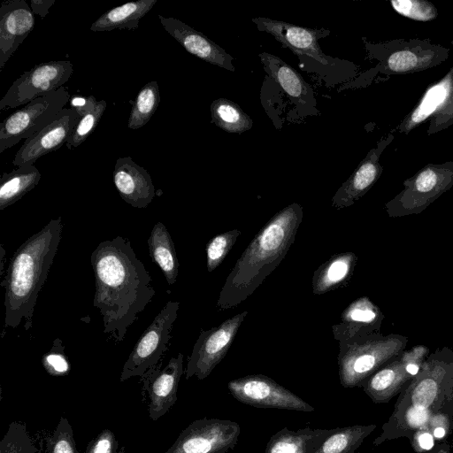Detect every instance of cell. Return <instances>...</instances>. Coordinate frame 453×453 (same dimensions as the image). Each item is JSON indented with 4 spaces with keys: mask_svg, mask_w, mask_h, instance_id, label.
Instances as JSON below:
<instances>
[{
    "mask_svg": "<svg viewBox=\"0 0 453 453\" xmlns=\"http://www.w3.org/2000/svg\"><path fill=\"white\" fill-rule=\"evenodd\" d=\"M64 224L59 217L25 241L13 254L1 285L5 288L4 333L32 327L38 295L50 273L61 240Z\"/></svg>",
    "mask_w": 453,
    "mask_h": 453,
    "instance_id": "obj_4",
    "label": "cell"
},
{
    "mask_svg": "<svg viewBox=\"0 0 453 453\" xmlns=\"http://www.w3.org/2000/svg\"><path fill=\"white\" fill-rule=\"evenodd\" d=\"M113 181L121 198L134 208H146L156 196L150 173L129 156L117 159Z\"/></svg>",
    "mask_w": 453,
    "mask_h": 453,
    "instance_id": "obj_20",
    "label": "cell"
},
{
    "mask_svg": "<svg viewBox=\"0 0 453 453\" xmlns=\"http://www.w3.org/2000/svg\"><path fill=\"white\" fill-rule=\"evenodd\" d=\"M412 448L418 453L430 451L435 445L433 434L429 432L420 431L416 433L410 440Z\"/></svg>",
    "mask_w": 453,
    "mask_h": 453,
    "instance_id": "obj_40",
    "label": "cell"
},
{
    "mask_svg": "<svg viewBox=\"0 0 453 453\" xmlns=\"http://www.w3.org/2000/svg\"><path fill=\"white\" fill-rule=\"evenodd\" d=\"M183 354L172 357L164 368L154 366L146 372L142 380L143 392L148 397L149 417L157 421L176 403L177 391L183 369Z\"/></svg>",
    "mask_w": 453,
    "mask_h": 453,
    "instance_id": "obj_15",
    "label": "cell"
},
{
    "mask_svg": "<svg viewBox=\"0 0 453 453\" xmlns=\"http://www.w3.org/2000/svg\"><path fill=\"white\" fill-rule=\"evenodd\" d=\"M106 107L105 100L96 101L94 96H88L86 105L76 110L81 118L66 141L65 145L69 150L80 146L94 132Z\"/></svg>",
    "mask_w": 453,
    "mask_h": 453,
    "instance_id": "obj_31",
    "label": "cell"
},
{
    "mask_svg": "<svg viewBox=\"0 0 453 453\" xmlns=\"http://www.w3.org/2000/svg\"><path fill=\"white\" fill-rule=\"evenodd\" d=\"M232 396L256 408H270L311 412L314 407L264 374H251L227 383Z\"/></svg>",
    "mask_w": 453,
    "mask_h": 453,
    "instance_id": "obj_13",
    "label": "cell"
},
{
    "mask_svg": "<svg viewBox=\"0 0 453 453\" xmlns=\"http://www.w3.org/2000/svg\"><path fill=\"white\" fill-rule=\"evenodd\" d=\"M24 422L12 421L0 441V453H36Z\"/></svg>",
    "mask_w": 453,
    "mask_h": 453,
    "instance_id": "obj_33",
    "label": "cell"
},
{
    "mask_svg": "<svg viewBox=\"0 0 453 453\" xmlns=\"http://www.w3.org/2000/svg\"><path fill=\"white\" fill-rule=\"evenodd\" d=\"M160 102L158 84L156 81L146 83L138 92L132 105L127 127L139 129L145 126L156 112Z\"/></svg>",
    "mask_w": 453,
    "mask_h": 453,
    "instance_id": "obj_32",
    "label": "cell"
},
{
    "mask_svg": "<svg viewBox=\"0 0 453 453\" xmlns=\"http://www.w3.org/2000/svg\"><path fill=\"white\" fill-rule=\"evenodd\" d=\"M450 84L444 100L434 109L429 117L427 135L434 134L453 125V67L449 71Z\"/></svg>",
    "mask_w": 453,
    "mask_h": 453,
    "instance_id": "obj_37",
    "label": "cell"
},
{
    "mask_svg": "<svg viewBox=\"0 0 453 453\" xmlns=\"http://www.w3.org/2000/svg\"><path fill=\"white\" fill-rule=\"evenodd\" d=\"M45 453H80L77 449L71 424L61 417L46 440Z\"/></svg>",
    "mask_w": 453,
    "mask_h": 453,
    "instance_id": "obj_35",
    "label": "cell"
},
{
    "mask_svg": "<svg viewBox=\"0 0 453 453\" xmlns=\"http://www.w3.org/2000/svg\"><path fill=\"white\" fill-rule=\"evenodd\" d=\"M453 434V364L429 361L400 393L394 411L374 445L435 427Z\"/></svg>",
    "mask_w": 453,
    "mask_h": 453,
    "instance_id": "obj_2",
    "label": "cell"
},
{
    "mask_svg": "<svg viewBox=\"0 0 453 453\" xmlns=\"http://www.w3.org/2000/svg\"><path fill=\"white\" fill-rule=\"evenodd\" d=\"M394 139L393 130L380 138L350 177L336 191L331 201L333 207L341 210L352 205L375 184L383 171L380 157Z\"/></svg>",
    "mask_w": 453,
    "mask_h": 453,
    "instance_id": "obj_16",
    "label": "cell"
},
{
    "mask_svg": "<svg viewBox=\"0 0 453 453\" xmlns=\"http://www.w3.org/2000/svg\"><path fill=\"white\" fill-rule=\"evenodd\" d=\"M242 231L239 229L228 230L213 236L206 244L207 271L211 273L225 259L230 252Z\"/></svg>",
    "mask_w": 453,
    "mask_h": 453,
    "instance_id": "obj_34",
    "label": "cell"
},
{
    "mask_svg": "<svg viewBox=\"0 0 453 453\" xmlns=\"http://www.w3.org/2000/svg\"><path fill=\"white\" fill-rule=\"evenodd\" d=\"M379 318V310L369 298L356 299L342 312L338 323L332 326L334 337L339 343L368 337Z\"/></svg>",
    "mask_w": 453,
    "mask_h": 453,
    "instance_id": "obj_21",
    "label": "cell"
},
{
    "mask_svg": "<svg viewBox=\"0 0 453 453\" xmlns=\"http://www.w3.org/2000/svg\"><path fill=\"white\" fill-rule=\"evenodd\" d=\"M252 21L259 31L273 35L278 42L289 48L296 56L307 55L321 64L328 65L327 56L322 52L318 41L327 36L329 30L307 28L262 17L254 18Z\"/></svg>",
    "mask_w": 453,
    "mask_h": 453,
    "instance_id": "obj_17",
    "label": "cell"
},
{
    "mask_svg": "<svg viewBox=\"0 0 453 453\" xmlns=\"http://www.w3.org/2000/svg\"><path fill=\"white\" fill-rule=\"evenodd\" d=\"M118 448L114 433L104 429L88 442L84 453H116Z\"/></svg>",
    "mask_w": 453,
    "mask_h": 453,
    "instance_id": "obj_39",
    "label": "cell"
},
{
    "mask_svg": "<svg viewBox=\"0 0 453 453\" xmlns=\"http://www.w3.org/2000/svg\"><path fill=\"white\" fill-rule=\"evenodd\" d=\"M410 354L402 359L385 365L371 375L361 386L374 403H386L401 393L414 378L406 371Z\"/></svg>",
    "mask_w": 453,
    "mask_h": 453,
    "instance_id": "obj_22",
    "label": "cell"
},
{
    "mask_svg": "<svg viewBox=\"0 0 453 453\" xmlns=\"http://www.w3.org/2000/svg\"><path fill=\"white\" fill-rule=\"evenodd\" d=\"M157 0H137L114 7L102 14L90 27L93 32L114 29L135 30L140 20L154 7Z\"/></svg>",
    "mask_w": 453,
    "mask_h": 453,
    "instance_id": "obj_26",
    "label": "cell"
},
{
    "mask_svg": "<svg viewBox=\"0 0 453 453\" xmlns=\"http://www.w3.org/2000/svg\"><path fill=\"white\" fill-rule=\"evenodd\" d=\"M71 99L67 87L35 98L0 124V153L50 124Z\"/></svg>",
    "mask_w": 453,
    "mask_h": 453,
    "instance_id": "obj_6",
    "label": "cell"
},
{
    "mask_svg": "<svg viewBox=\"0 0 453 453\" xmlns=\"http://www.w3.org/2000/svg\"><path fill=\"white\" fill-rule=\"evenodd\" d=\"M73 73L68 60L40 63L16 79L0 101V111L23 106L37 97L56 91Z\"/></svg>",
    "mask_w": 453,
    "mask_h": 453,
    "instance_id": "obj_10",
    "label": "cell"
},
{
    "mask_svg": "<svg viewBox=\"0 0 453 453\" xmlns=\"http://www.w3.org/2000/svg\"><path fill=\"white\" fill-rule=\"evenodd\" d=\"M180 307L178 301H168L144 330L125 362L119 380L142 377L156 366L168 349L173 325Z\"/></svg>",
    "mask_w": 453,
    "mask_h": 453,
    "instance_id": "obj_8",
    "label": "cell"
},
{
    "mask_svg": "<svg viewBox=\"0 0 453 453\" xmlns=\"http://www.w3.org/2000/svg\"><path fill=\"white\" fill-rule=\"evenodd\" d=\"M357 256L351 251L333 255L314 271L312 292L322 295L344 286L352 276Z\"/></svg>",
    "mask_w": 453,
    "mask_h": 453,
    "instance_id": "obj_24",
    "label": "cell"
},
{
    "mask_svg": "<svg viewBox=\"0 0 453 453\" xmlns=\"http://www.w3.org/2000/svg\"><path fill=\"white\" fill-rule=\"evenodd\" d=\"M41 177L35 165H21L11 173H4L0 180V210L16 203L35 188Z\"/></svg>",
    "mask_w": 453,
    "mask_h": 453,
    "instance_id": "obj_28",
    "label": "cell"
},
{
    "mask_svg": "<svg viewBox=\"0 0 453 453\" xmlns=\"http://www.w3.org/2000/svg\"><path fill=\"white\" fill-rule=\"evenodd\" d=\"M116 453H126L125 448L120 449V450H118Z\"/></svg>",
    "mask_w": 453,
    "mask_h": 453,
    "instance_id": "obj_42",
    "label": "cell"
},
{
    "mask_svg": "<svg viewBox=\"0 0 453 453\" xmlns=\"http://www.w3.org/2000/svg\"><path fill=\"white\" fill-rule=\"evenodd\" d=\"M240 433V425L232 420L196 419L165 453H227L237 445Z\"/></svg>",
    "mask_w": 453,
    "mask_h": 453,
    "instance_id": "obj_11",
    "label": "cell"
},
{
    "mask_svg": "<svg viewBox=\"0 0 453 453\" xmlns=\"http://www.w3.org/2000/svg\"><path fill=\"white\" fill-rule=\"evenodd\" d=\"M211 121L228 133H243L252 127V119L235 103L219 98L211 104Z\"/></svg>",
    "mask_w": 453,
    "mask_h": 453,
    "instance_id": "obj_30",
    "label": "cell"
},
{
    "mask_svg": "<svg viewBox=\"0 0 453 453\" xmlns=\"http://www.w3.org/2000/svg\"><path fill=\"white\" fill-rule=\"evenodd\" d=\"M334 431L310 426L294 431L284 427L270 437L265 453H314Z\"/></svg>",
    "mask_w": 453,
    "mask_h": 453,
    "instance_id": "obj_23",
    "label": "cell"
},
{
    "mask_svg": "<svg viewBox=\"0 0 453 453\" xmlns=\"http://www.w3.org/2000/svg\"><path fill=\"white\" fill-rule=\"evenodd\" d=\"M375 428L374 424L334 428L314 453H356L365 439Z\"/></svg>",
    "mask_w": 453,
    "mask_h": 453,
    "instance_id": "obj_29",
    "label": "cell"
},
{
    "mask_svg": "<svg viewBox=\"0 0 453 453\" xmlns=\"http://www.w3.org/2000/svg\"><path fill=\"white\" fill-rule=\"evenodd\" d=\"M42 364L51 376H65L70 372V363L60 339L54 340L51 349L42 357Z\"/></svg>",
    "mask_w": 453,
    "mask_h": 453,
    "instance_id": "obj_38",
    "label": "cell"
},
{
    "mask_svg": "<svg viewBox=\"0 0 453 453\" xmlns=\"http://www.w3.org/2000/svg\"><path fill=\"white\" fill-rule=\"evenodd\" d=\"M80 118L75 109L64 108L50 124L25 140L12 163L17 167L35 165L41 157L56 151L66 143Z\"/></svg>",
    "mask_w": 453,
    "mask_h": 453,
    "instance_id": "obj_14",
    "label": "cell"
},
{
    "mask_svg": "<svg viewBox=\"0 0 453 453\" xmlns=\"http://www.w3.org/2000/svg\"><path fill=\"white\" fill-rule=\"evenodd\" d=\"M303 207L293 203L274 214L255 235L230 271L216 303L219 311L245 301L280 265L302 223Z\"/></svg>",
    "mask_w": 453,
    "mask_h": 453,
    "instance_id": "obj_3",
    "label": "cell"
},
{
    "mask_svg": "<svg viewBox=\"0 0 453 453\" xmlns=\"http://www.w3.org/2000/svg\"><path fill=\"white\" fill-rule=\"evenodd\" d=\"M148 246L151 260L159 266L167 283L173 285L179 273V261L173 239L163 223L154 225Z\"/></svg>",
    "mask_w": 453,
    "mask_h": 453,
    "instance_id": "obj_27",
    "label": "cell"
},
{
    "mask_svg": "<svg viewBox=\"0 0 453 453\" xmlns=\"http://www.w3.org/2000/svg\"><path fill=\"white\" fill-rule=\"evenodd\" d=\"M157 17L164 29L188 52L210 64L234 71L233 57L206 35L180 19L166 18L161 14Z\"/></svg>",
    "mask_w": 453,
    "mask_h": 453,
    "instance_id": "obj_19",
    "label": "cell"
},
{
    "mask_svg": "<svg viewBox=\"0 0 453 453\" xmlns=\"http://www.w3.org/2000/svg\"><path fill=\"white\" fill-rule=\"evenodd\" d=\"M54 4L55 0H31L30 8L34 14L44 18L49 14V11Z\"/></svg>",
    "mask_w": 453,
    "mask_h": 453,
    "instance_id": "obj_41",
    "label": "cell"
},
{
    "mask_svg": "<svg viewBox=\"0 0 453 453\" xmlns=\"http://www.w3.org/2000/svg\"><path fill=\"white\" fill-rule=\"evenodd\" d=\"M390 5L399 15L416 21H431L438 16L434 4L426 0H391Z\"/></svg>",
    "mask_w": 453,
    "mask_h": 453,
    "instance_id": "obj_36",
    "label": "cell"
},
{
    "mask_svg": "<svg viewBox=\"0 0 453 453\" xmlns=\"http://www.w3.org/2000/svg\"><path fill=\"white\" fill-rule=\"evenodd\" d=\"M397 351V343L393 340H380L372 336L339 343L337 362L341 385L345 388H361Z\"/></svg>",
    "mask_w": 453,
    "mask_h": 453,
    "instance_id": "obj_7",
    "label": "cell"
},
{
    "mask_svg": "<svg viewBox=\"0 0 453 453\" xmlns=\"http://www.w3.org/2000/svg\"><path fill=\"white\" fill-rule=\"evenodd\" d=\"M367 58L378 61L385 75L407 74L437 66L449 58V49L429 39H394L370 42L364 39Z\"/></svg>",
    "mask_w": 453,
    "mask_h": 453,
    "instance_id": "obj_5",
    "label": "cell"
},
{
    "mask_svg": "<svg viewBox=\"0 0 453 453\" xmlns=\"http://www.w3.org/2000/svg\"><path fill=\"white\" fill-rule=\"evenodd\" d=\"M259 57L266 73L291 99L302 104H306L310 99H313L310 86L289 65L269 53H260Z\"/></svg>",
    "mask_w": 453,
    "mask_h": 453,
    "instance_id": "obj_25",
    "label": "cell"
},
{
    "mask_svg": "<svg viewBox=\"0 0 453 453\" xmlns=\"http://www.w3.org/2000/svg\"><path fill=\"white\" fill-rule=\"evenodd\" d=\"M90 261L96 283L93 306L103 317L104 332L121 342L156 294L150 274L129 240L120 235L101 242Z\"/></svg>",
    "mask_w": 453,
    "mask_h": 453,
    "instance_id": "obj_1",
    "label": "cell"
},
{
    "mask_svg": "<svg viewBox=\"0 0 453 453\" xmlns=\"http://www.w3.org/2000/svg\"><path fill=\"white\" fill-rule=\"evenodd\" d=\"M35 14L25 0H5L0 7V72L33 31Z\"/></svg>",
    "mask_w": 453,
    "mask_h": 453,
    "instance_id": "obj_18",
    "label": "cell"
},
{
    "mask_svg": "<svg viewBox=\"0 0 453 453\" xmlns=\"http://www.w3.org/2000/svg\"><path fill=\"white\" fill-rule=\"evenodd\" d=\"M404 188L388 204V211L418 212L453 187V161L429 163L403 182Z\"/></svg>",
    "mask_w": 453,
    "mask_h": 453,
    "instance_id": "obj_9",
    "label": "cell"
},
{
    "mask_svg": "<svg viewBox=\"0 0 453 453\" xmlns=\"http://www.w3.org/2000/svg\"><path fill=\"white\" fill-rule=\"evenodd\" d=\"M248 311L235 314L219 326L201 330L188 359L185 378H207L229 350Z\"/></svg>",
    "mask_w": 453,
    "mask_h": 453,
    "instance_id": "obj_12",
    "label": "cell"
}]
</instances>
